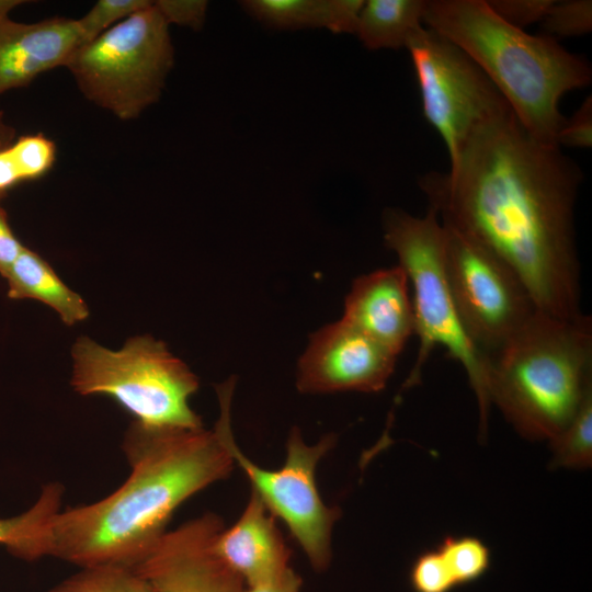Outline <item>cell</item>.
Returning a JSON list of instances; mask_svg holds the SVG:
<instances>
[{"mask_svg":"<svg viewBox=\"0 0 592 592\" xmlns=\"http://www.w3.org/2000/svg\"><path fill=\"white\" fill-rule=\"evenodd\" d=\"M447 172L419 184L439 217L502 259L537 310H580L573 212L582 173L556 145L535 139L511 109L479 125Z\"/></svg>","mask_w":592,"mask_h":592,"instance_id":"6da1fadb","label":"cell"},{"mask_svg":"<svg viewBox=\"0 0 592 592\" xmlns=\"http://www.w3.org/2000/svg\"><path fill=\"white\" fill-rule=\"evenodd\" d=\"M123 449L132 471L112 494L54 513L45 556L77 566L136 567L167 533L178 506L225 479L234 460L216 428H151L134 421Z\"/></svg>","mask_w":592,"mask_h":592,"instance_id":"7a4b0ae2","label":"cell"},{"mask_svg":"<svg viewBox=\"0 0 592 592\" xmlns=\"http://www.w3.org/2000/svg\"><path fill=\"white\" fill-rule=\"evenodd\" d=\"M423 22L486 73L535 139L557 146L566 119L559 111L562 95L589 86L592 79L584 58L553 37L510 25L486 0L426 1Z\"/></svg>","mask_w":592,"mask_h":592,"instance_id":"3957f363","label":"cell"},{"mask_svg":"<svg viewBox=\"0 0 592 592\" xmlns=\"http://www.w3.org/2000/svg\"><path fill=\"white\" fill-rule=\"evenodd\" d=\"M490 405L530 440H553L592 391V321L539 310L487 356Z\"/></svg>","mask_w":592,"mask_h":592,"instance_id":"277c9868","label":"cell"},{"mask_svg":"<svg viewBox=\"0 0 592 592\" xmlns=\"http://www.w3.org/2000/svg\"><path fill=\"white\" fill-rule=\"evenodd\" d=\"M384 241L399 260L412 286L414 334L419 351L403 387L419 384L422 368L434 348L442 346L467 374L477 398L481 434L487 430L489 409L488 362L467 337L458 318L443 265L444 230L437 212L429 206L424 216L400 208L383 215Z\"/></svg>","mask_w":592,"mask_h":592,"instance_id":"5b68a950","label":"cell"},{"mask_svg":"<svg viewBox=\"0 0 592 592\" xmlns=\"http://www.w3.org/2000/svg\"><path fill=\"white\" fill-rule=\"evenodd\" d=\"M71 357L70 383L78 394L110 397L146 426L203 428L189 405L198 378L164 342L136 335L114 351L83 335L76 340Z\"/></svg>","mask_w":592,"mask_h":592,"instance_id":"8992f818","label":"cell"},{"mask_svg":"<svg viewBox=\"0 0 592 592\" xmlns=\"http://www.w3.org/2000/svg\"><path fill=\"white\" fill-rule=\"evenodd\" d=\"M173 64L169 25L152 1L83 44L66 68L89 101L129 121L160 99Z\"/></svg>","mask_w":592,"mask_h":592,"instance_id":"52a82bcc","label":"cell"},{"mask_svg":"<svg viewBox=\"0 0 592 592\" xmlns=\"http://www.w3.org/2000/svg\"><path fill=\"white\" fill-rule=\"evenodd\" d=\"M235 385V378L230 377L216 386L220 412L215 425L234 463L248 477L251 490L273 516L286 524L312 569L322 572L331 561L332 528L341 512L323 503L315 475L319 460L334 446L335 436L328 434L315 445H308L294 428L287 439L284 465L277 470L260 467L241 452L234 439L230 407Z\"/></svg>","mask_w":592,"mask_h":592,"instance_id":"ba28073f","label":"cell"},{"mask_svg":"<svg viewBox=\"0 0 592 592\" xmlns=\"http://www.w3.org/2000/svg\"><path fill=\"white\" fill-rule=\"evenodd\" d=\"M441 223L444 273L458 318L470 341L488 356L537 308L523 282L502 259L449 223Z\"/></svg>","mask_w":592,"mask_h":592,"instance_id":"9c48e42d","label":"cell"},{"mask_svg":"<svg viewBox=\"0 0 592 592\" xmlns=\"http://www.w3.org/2000/svg\"><path fill=\"white\" fill-rule=\"evenodd\" d=\"M423 114L454 161L468 136L482 123L510 109L486 73L455 44L431 29L409 38Z\"/></svg>","mask_w":592,"mask_h":592,"instance_id":"30bf717a","label":"cell"},{"mask_svg":"<svg viewBox=\"0 0 592 592\" xmlns=\"http://www.w3.org/2000/svg\"><path fill=\"white\" fill-rule=\"evenodd\" d=\"M397 355L344 319L317 330L297 365L304 394L378 392L394 373Z\"/></svg>","mask_w":592,"mask_h":592,"instance_id":"8fae6325","label":"cell"},{"mask_svg":"<svg viewBox=\"0 0 592 592\" xmlns=\"http://www.w3.org/2000/svg\"><path fill=\"white\" fill-rule=\"evenodd\" d=\"M223 528L213 513L189 521L167 532L135 568L151 592H244V582L214 549Z\"/></svg>","mask_w":592,"mask_h":592,"instance_id":"7c38bea8","label":"cell"},{"mask_svg":"<svg viewBox=\"0 0 592 592\" xmlns=\"http://www.w3.org/2000/svg\"><path fill=\"white\" fill-rule=\"evenodd\" d=\"M83 44L78 20L54 16L23 23L9 18L0 22V95L66 67Z\"/></svg>","mask_w":592,"mask_h":592,"instance_id":"4fadbf2b","label":"cell"},{"mask_svg":"<svg viewBox=\"0 0 592 592\" xmlns=\"http://www.w3.org/2000/svg\"><path fill=\"white\" fill-rule=\"evenodd\" d=\"M409 286L400 265L358 276L345 297L342 319L398 356L414 334Z\"/></svg>","mask_w":592,"mask_h":592,"instance_id":"5bb4252c","label":"cell"},{"mask_svg":"<svg viewBox=\"0 0 592 592\" xmlns=\"http://www.w3.org/2000/svg\"><path fill=\"white\" fill-rule=\"evenodd\" d=\"M255 491L239 517L215 538L218 557L244 582L251 585L289 567L291 550L275 525L274 517Z\"/></svg>","mask_w":592,"mask_h":592,"instance_id":"9a60e30c","label":"cell"},{"mask_svg":"<svg viewBox=\"0 0 592 592\" xmlns=\"http://www.w3.org/2000/svg\"><path fill=\"white\" fill-rule=\"evenodd\" d=\"M244 11L274 30L327 29L355 34L364 0H244Z\"/></svg>","mask_w":592,"mask_h":592,"instance_id":"2e32d148","label":"cell"},{"mask_svg":"<svg viewBox=\"0 0 592 592\" xmlns=\"http://www.w3.org/2000/svg\"><path fill=\"white\" fill-rule=\"evenodd\" d=\"M3 278L8 284L9 298L39 300L55 310L67 326L81 322L89 316L83 298L61 281L43 257L26 247Z\"/></svg>","mask_w":592,"mask_h":592,"instance_id":"e0dca14e","label":"cell"},{"mask_svg":"<svg viewBox=\"0 0 592 592\" xmlns=\"http://www.w3.org/2000/svg\"><path fill=\"white\" fill-rule=\"evenodd\" d=\"M424 0H366L360 12L355 35L368 49H398L422 27Z\"/></svg>","mask_w":592,"mask_h":592,"instance_id":"ac0fdd59","label":"cell"},{"mask_svg":"<svg viewBox=\"0 0 592 592\" xmlns=\"http://www.w3.org/2000/svg\"><path fill=\"white\" fill-rule=\"evenodd\" d=\"M62 488L47 485L37 501L25 512L12 517H0V545L24 560L44 555V537L50 516L59 511Z\"/></svg>","mask_w":592,"mask_h":592,"instance_id":"d6986e66","label":"cell"},{"mask_svg":"<svg viewBox=\"0 0 592 592\" xmlns=\"http://www.w3.org/2000/svg\"><path fill=\"white\" fill-rule=\"evenodd\" d=\"M553 467L587 469L592 464V391L568 425L549 441Z\"/></svg>","mask_w":592,"mask_h":592,"instance_id":"ffe728a7","label":"cell"},{"mask_svg":"<svg viewBox=\"0 0 592 592\" xmlns=\"http://www.w3.org/2000/svg\"><path fill=\"white\" fill-rule=\"evenodd\" d=\"M48 592H151L135 567L96 565L82 567Z\"/></svg>","mask_w":592,"mask_h":592,"instance_id":"44dd1931","label":"cell"},{"mask_svg":"<svg viewBox=\"0 0 592 592\" xmlns=\"http://www.w3.org/2000/svg\"><path fill=\"white\" fill-rule=\"evenodd\" d=\"M437 550L457 587L479 580L490 568V549L475 536H445Z\"/></svg>","mask_w":592,"mask_h":592,"instance_id":"7402d4cb","label":"cell"},{"mask_svg":"<svg viewBox=\"0 0 592 592\" xmlns=\"http://www.w3.org/2000/svg\"><path fill=\"white\" fill-rule=\"evenodd\" d=\"M8 149L22 183L46 175L57 156L56 144L42 133L19 136Z\"/></svg>","mask_w":592,"mask_h":592,"instance_id":"603a6c76","label":"cell"},{"mask_svg":"<svg viewBox=\"0 0 592 592\" xmlns=\"http://www.w3.org/2000/svg\"><path fill=\"white\" fill-rule=\"evenodd\" d=\"M546 36H579L592 30V1H554L540 21Z\"/></svg>","mask_w":592,"mask_h":592,"instance_id":"cb8c5ba5","label":"cell"},{"mask_svg":"<svg viewBox=\"0 0 592 592\" xmlns=\"http://www.w3.org/2000/svg\"><path fill=\"white\" fill-rule=\"evenodd\" d=\"M149 0H99L78 19L86 43L151 5Z\"/></svg>","mask_w":592,"mask_h":592,"instance_id":"d4e9b609","label":"cell"},{"mask_svg":"<svg viewBox=\"0 0 592 592\" xmlns=\"http://www.w3.org/2000/svg\"><path fill=\"white\" fill-rule=\"evenodd\" d=\"M409 583L413 592H452L457 587L437 548L425 550L414 559Z\"/></svg>","mask_w":592,"mask_h":592,"instance_id":"484cf974","label":"cell"},{"mask_svg":"<svg viewBox=\"0 0 592 592\" xmlns=\"http://www.w3.org/2000/svg\"><path fill=\"white\" fill-rule=\"evenodd\" d=\"M490 9L510 25L524 27L540 22L555 0H486Z\"/></svg>","mask_w":592,"mask_h":592,"instance_id":"4316f807","label":"cell"},{"mask_svg":"<svg viewBox=\"0 0 592 592\" xmlns=\"http://www.w3.org/2000/svg\"><path fill=\"white\" fill-rule=\"evenodd\" d=\"M153 3L168 25L175 24L198 31L205 23L208 9L205 0H158Z\"/></svg>","mask_w":592,"mask_h":592,"instance_id":"83f0119b","label":"cell"},{"mask_svg":"<svg viewBox=\"0 0 592 592\" xmlns=\"http://www.w3.org/2000/svg\"><path fill=\"white\" fill-rule=\"evenodd\" d=\"M557 146L590 148L592 145V99L589 95L574 114L565 119L556 137Z\"/></svg>","mask_w":592,"mask_h":592,"instance_id":"f1b7e54d","label":"cell"},{"mask_svg":"<svg viewBox=\"0 0 592 592\" xmlns=\"http://www.w3.org/2000/svg\"><path fill=\"white\" fill-rule=\"evenodd\" d=\"M0 196V275L3 277L16 261L25 246L10 227L5 209L1 206Z\"/></svg>","mask_w":592,"mask_h":592,"instance_id":"f546056e","label":"cell"},{"mask_svg":"<svg viewBox=\"0 0 592 592\" xmlns=\"http://www.w3.org/2000/svg\"><path fill=\"white\" fill-rule=\"evenodd\" d=\"M301 577L291 567L258 583L246 585L244 592H300Z\"/></svg>","mask_w":592,"mask_h":592,"instance_id":"4dcf8cb0","label":"cell"},{"mask_svg":"<svg viewBox=\"0 0 592 592\" xmlns=\"http://www.w3.org/2000/svg\"><path fill=\"white\" fill-rule=\"evenodd\" d=\"M20 183H22L21 179L14 168L8 146H5L0 149V196H4L7 191Z\"/></svg>","mask_w":592,"mask_h":592,"instance_id":"1f68e13d","label":"cell"},{"mask_svg":"<svg viewBox=\"0 0 592 592\" xmlns=\"http://www.w3.org/2000/svg\"><path fill=\"white\" fill-rule=\"evenodd\" d=\"M15 128L7 121L5 114L0 110V149L16 138Z\"/></svg>","mask_w":592,"mask_h":592,"instance_id":"d6a6232c","label":"cell"},{"mask_svg":"<svg viewBox=\"0 0 592 592\" xmlns=\"http://www.w3.org/2000/svg\"><path fill=\"white\" fill-rule=\"evenodd\" d=\"M29 1L23 0H0V22L9 19V14L16 7L26 3Z\"/></svg>","mask_w":592,"mask_h":592,"instance_id":"836d02e7","label":"cell"}]
</instances>
